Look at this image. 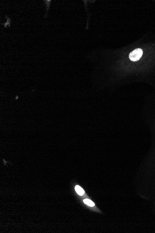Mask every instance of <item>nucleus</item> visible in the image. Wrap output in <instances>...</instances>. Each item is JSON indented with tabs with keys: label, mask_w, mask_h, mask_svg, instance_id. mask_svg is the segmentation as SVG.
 <instances>
[{
	"label": "nucleus",
	"mask_w": 155,
	"mask_h": 233,
	"mask_svg": "<svg viewBox=\"0 0 155 233\" xmlns=\"http://www.w3.org/2000/svg\"><path fill=\"white\" fill-rule=\"evenodd\" d=\"M143 50L140 48H137L135 50H133L129 55V58L132 61H137L140 60V58L142 57L143 55Z\"/></svg>",
	"instance_id": "obj_1"
},
{
	"label": "nucleus",
	"mask_w": 155,
	"mask_h": 233,
	"mask_svg": "<svg viewBox=\"0 0 155 233\" xmlns=\"http://www.w3.org/2000/svg\"><path fill=\"white\" fill-rule=\"evenodd\" d=\"M75 189L76 192L78 194H79L80 196H83L84 194V191L82 188H81L80 186L77 185L75 187Z\"/></svg>",
	"instance_id": "obj_2"
},
{
	"label": "nucleus",
	"mask_w": 155,
	"mask_h": 233,
	"mask_svg": "<svg viewBox=\"0 0 155 233\" xmlns=\"http://www.w3.org/2000/svg\"><path fill=\"white\" fill-rule=\"evenodd\" d=\"M84 203L85 204L88 205L90 207H93L95 204H94V203L92 202V201H91L90 200H89L88 199H85L84 200Z\"/></svg>",
	"instance_id": "obj_3"
},
{
	"label": "nucleus",
	"mask_w": 155,
	"mask_h": 233,
	"mask_svg": "<svg viewBox=\"0 0 155 233\" xmlns=\"http://www.w3.org/2000/svg\"><path fill=\"white\" fill-rule=\"evenodd\" d=\"M6 17L7 19V22H6V23H5L4 24V27H6L7 26H8L10 27V23H11V20H10V19H9V18L8 17L6 16Z\"/></svg>",
	"instance_id": "obj_4"
},
{
	"label": "nucleus",
	"mask_w": 155,
	"mask_h": 233,
	"mask_svg": "<svg viewBox=\"0 0 155 233\" xmlns=\"http://www.w3.org/2000/svg\"><path fill=\"white\" fill-rule=\"evenodd\" d=\"M46 9H47V11H48L49 9V5H50V2H51V1H46Z\"/></svg>",
	"instance_id": "obj_5"
}]
</instances>
